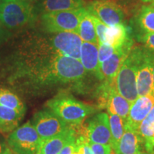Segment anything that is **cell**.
Instances as JSON below:
<instances>
[{
	"mask_svg": "<svg viewBox=\"0 0 154 154\" xmlns=\"http://www.w3.org/2000/svg\"><path fill=\"white\" fill-rule=\"evenodd\" d=\"M15 77L41 88L82 81L86 71L80 60L58 54L46 38H38L22 53Z\"/></svg>",
	"mask_w": 154,
	"mask_h": 154,
	"instance_id": "6da1fadb",
	"label": "cell"
},
{
	"mask_svg": "<svg viewBox=\"0 0 154 154\" xmlns=\"http://www.w3.org/2000/svg\"><path fill=\"white\" fill-rule=\"evenodd\" d=\"M48 109L69 125H79L84 119L95 113L96 109L79 101L72 96L59 94L47 103Z\"/></svg>",
	"mask_w": 154,
	"mask_h": 154,
	"instance_id": "7a4b0ae2",
	"label": "cell"
},
{
	"mask_svg": "<svg viewBox=\"0 0 154 154\" xmlns=\"http://www.w3.org/2000/svg\"><path fill=\"white\" fill-rule=\"evenodd\" d=\"M139 57L140 47L134 46L114 79L117 91L131 103L138 97L136 76Z\"/></svg>",
	"mask_w": 154,
	"mask_h": 154,
	"instance_id": "3957f363",
	"label": "cell"
},
{
	"mask_svg": "<svg viewBox=\"0 0 154 154\" xmlns=\"http://www.w3.org/2000/svg\"><path fill=\"white\" fill-rule=\"evenodd\" d=\"M34 8L24 0H9L0 4V23L9 29L20 28L33 20Z\"/></svg>",
	"mask_w": 154,
	"mask_h": 154,
	"instance_id": "277c9868",
	"label": "cell"
},
{
	"mask_svg": "<svg viewBox=\"0 0 154 154\" xmlns=\"http://www.w3.org/2000/svg\"><path fill=\"white\" fill-rule=\"evenodd\" d=\"M85 7L72 10L44 13L42 16V24L44 29L51 34L64 32H76L81 17Z\"/></svg>",
	"mask_w": 154,
	"mask_h": 154,
	"instance_id": "5b68a950",
	"label": "cell"
},
{
	"mask_svg": "<svg viewBox=\"0 0 154 154\" xmlns=\"http://www.w3.org/2000/svg\"><path fill=\"white\" fill-rule=\"evenodd\" d=\"M41 141L31 121L14 129L7 139L9 148L17 154H36Z\"/></svg>",
	"mask_w": 154,
	"mask_h": 154,
	"instance_id": "8992f818",
	"label": "cell"
},
{
	"mask_svg": "<svg viewBox=\"0 0 154 154\" xmlns=\"http://www.w3.org/2000/svg\"><path fill=\"white\" fill-rule=\"evenodd\" d=\"M31 123L42 140L54 137L70 127L68 124L48 109L36 113Z\"/></svg>",
	"mask_w": 154,
	"mask_h": 154,
	"instance_id": "52a82bcc",
	"label": "cell"
},
{
	"mask_svg": "<svg viewBox=\"0 0 154 154\" xmlns=\"http://www.w3.org/2000/svg\"><path fill=\"white\" fill-rule=\"evenodd\" d=\"M48 40L58 54L80 60L83 41L76 32L55 33L50 36Z\"/></svg>",
	"mask_w": 154,
	"mask_h": 154,
	"instance_id": "ba28073f",
	"label": "cell"
},
{
	"mask_svg": "<svg viewBox=\"0 0 154 154\" xmlns=\"http://www.w3.org/2000/svg\"><path fill=\"white\" fill-rule=\"evenodd\" d=\"M86 9L108 26L122 24L124 19L122 9L109 0H94Z\"/></svg>",
	"mask_w": 154,
	"mask_h": 154,
	"instance_id": "9c48e42d",
	"label": "cell"
},
{
	"mask_svg": "<svg viewBox=\"0 0 154 154\" xmlns=\"http://www.w3.org/2000/svg\"><path fill=\"white\" fill-rule=\"evenodd\" d=\"M84 135L90 143L111 145V134L109 115L102 112L88 119Z\"/></svg>",
	"mask_w": 154,
	"mask_h": 154,
	"instance_id": "30bf717a",
	"label": "cell"
},
{
	"mask_svg": "<svg viewBox=\"0 0 154 154\" xmlns=\"http://www.w3.org/2000/svg\"><path fill=\"white\" fill-rule=\"evenodd\" d=\"M133 47H134V41L131 38H128L121 47L116 49L115 52L109 59L100 64L99 69L102 81H106V82L114 81L116 76L124 61L129 54Z\"/></svg>",
	"mask_w": 154,
	"mask_h": 154,
	"instance_id": "8fae6325",
	"label": "cell"
},
{
	"mask_svg": "<svg viewBox=\"0 0 154 154\" xmlns=\"http://www.w3.org/2000/svg\"><path fill=\"white\" fill-rule=\"evenodd\" d=\"M153 74L148 57L147 48L140 46V57L136 76L138 96L151 95L153 91Z\"/></svg>",
	"mask_w": 154,
	"mask_h": 154,
	"instance_id": "7c38bea8",
	"label": "cell"
},
{
	"mask_svg": "<svg viewBox=\"0 0 154 154\" xmlns=\"http://www.w3.org/2000/svg\"><path fill=\"white\" fill-rule=\"evenodd\" d=\"M153 105L154 96L153 95L138 97L131 103L125 125L138 131L140 125L151 111Z\"/></svg>",
	"mask_w": 154,
	"mask_h": 154,
	"instance_id": "4fadbf2b",
	"label": "cell"
},
{
	"mask_svg": "<svg viewBox=\"0 0 154 154\" xmlns=\"http://www.w3.org/2000/svg\"><path fill=\"white\" fill-rule=\"evenodd\" d=\"M144 141L139 132L124 126V131L121 140L113 149L115 154H136L142 151Z\"/></svg>",
	"mask_w": 154,
	"mask_h": 154,
	"instance_id": "5bb4252c",
	"label": "cell"
},
{
	"mask_svg": "<svg viewBox=\"0 0 154 154\" xmlns=\"http://www.w3.org/2000/svg\"><path fill=\"white\" fill-rule=\"evenodd\" d=\"M76 136V131L70 126L61 134L48 139L42 140L36 154H59L63 148Z\"/></svg>",
	"mask_w": 154,
	"mask_h": 154,
	"instance_id": "9a60e30c",
	"label": "cell"
},
{
	"mask_svg": "<svg viewBox=\"0 0 154 154\" xmlns=\"http://www.w3.org/2000/svg\"><path fill=\"white\" fill-rule=\"evenodd\" d=\"M80 61L86 72L93 73L99 80L102 81L99 62V44L83 42Z\"/></svg>",
	"mask_w": 154,
	"mask_h": 154,
	"instance_id": "2e32d148",
	"label": "cell"
},
{
	"mask_svg": "<svg viewBox=\"0 0 154 154\" xmlns=\"http://www.w3.org/2000/svg\"><path fill=\"white\" fill-rule=\"evenodd\" d=\"M130 38L128 28L122 23V24L108 26L106 31L104 43L109 44L116 49L121 47Z\"/></svg>",
	"mask_w": 154,
	"mask_h": 154,
	"instance_id": "e0dca14e",
	"label": "cell"
},
{
	"mask_svg": "<svg viewBox=\"0 0 154 154\" xmlns=\"http://www.w3.org/2000/svg\"><path fill=\"white\" fill-rule=\"evenodd\" d=\"M84 0H42L40 10L44 13L72 10L84 7Z\"/></svg>",
	"mask_w": 154,
	"mask_h": 154,
	"instance_id": "ac0fdd59",
	"label": "cell"
},
{
	"mask_svg": "<svg viewBox=\"0 0 154 154\" xmlns=\"http://www.w3.org/2000/svg\"><path fill=\"white\" fill-rule=\"evenodd\" d=\"M24 112L0 105V131H13L18 126Z\"/></svg>",
	"mask_w": 154,
	"mask_h": 154,
	"instance_id": "d6986e66",
	"label": "cell"
},
{
	"mask_svg": "<svg viewBox=\"0 0 154 154\" xmlns=\"http://www.w3.org/2000/svg\"><path fill=\"white\" fill-rule=\"evenodd\" d=\"M77 34L79 35L83 42L99 44L93 19H92V15L86 8L84 9L81 17Z\"/></svg>",
	"mask_w": 154,
	"mask_h": 154,
	"instance_id": "ffe728a7",
	"label": "cell"
},
{
	"mask_svg": "<svg viewBox=\"0 0 154 154\" xmlns=\"http://www.w3.org/2000/svg\"><path fill=\"white\" fill-rule=\"evenodd\" d=\"M138 132L143 139L144 148L146 151H153L154 150L152 148V140L154 136V105L149 114L140 125Z\"/></svg>",
	"mask_w": 154,
	"mask_h": 154,
	"instance_id": "44dd1931",
	"label": "cell"
},
{
	"mask_svg": "<svg viewBox=\"0 0 154 154\" xmlns=\"http://www.w3.org/2000/svg\"><path fill=\"white\" fill-rule=\"evenodd\" d=\"M136 24L139 27L140 34L154 32V7L150 5L143 6L138 13Z\"/></svg>",
	"mask_w": 154,
	"mask_h": 154,
	"instance_id": "7402d4cb",
	"label": "cell"
},
{
	"mask_svg": "<svg viewBox=\"0 0 154 154\" xmlns=\"http://www.w3.org/2000/svg\"><path fill=\"white\" fill-rule=\"evenodd\" d=\"M109 124H110L111 134V143L112 149L116 146L121 140L124 131L125 121L121 117L118 115L109 113Z\"/></svg>",
	"mask_w": 154,
	"mask_h": 154,
	"instance_id": "603a6c76",
	"label": "cell"
},
{
	"mask_svg": "<svg viewBox=\"0 0 154 154\" xmlns=\"http://www.w3.org/2000/svg\"><path fill=\"white\" fill-rule=\"evenodd\" d=\"M0 105L25 112V106L23 102L16 94L7 89L0 88Z\"/></svg>",
	"mask_w": 154,
	"mask_h": 154,
	"instance_id": "cb8c5ba5",
	"label": "cell"
},
{
	"mask_svg": "<svg viewBox=\"0 0 154 154\" xmlns=\"http://www.w3.org/2000/svg\"><path fill=\"white\" fill-rule=\"evenodd\" d=\"M116 49L106 43L99 44V66L102 63L104 62L106 59H109L113 53L115 52Z\"/></svg>",
	"mask_w": 154,
	"mask_h": 154,
	"instance_id": "d4e9b609",
	"label": "cell"
},
{
	"mask_svg": "<svg viewBox=\"0 0 154 154\" xmlns=\"http://www.w3.org/2000/svg\"><path fill=\"white\" fill-rule=\"evenodd\" d=\"M92 19H93L94 27H95L96 33L98 38V41H99V44L104 43L105 34L108 26H106L105 24H103L99 19L96 18V17L93 16V15H92Z\"/></svg>",
	"mask_w": 154,
	"mask_h": 154,
	"instance_id": "484cf974",
	"label": "cell"
},
{
	"mask_svg": "<svg viewBox=\"0 0 154 154\" xmlns=\"http://www.w3.org/2000/svg\"><path fill=\"white\" fill-rule=\"evenodd\" d=\"M88 143L94 154H112V147L111 145L90 143V142Z\"/></svg>",
	"mask_w": 154,
	"mask_h": 154,
	"instance_id": "4316f807",
	"label": "cell"
},
{
	"mask_svg": "<svg viewBox=\"0 0 154 154\" xmlns=\"http://www.w3.org/2000/svg\"><path fill=\"white\" fill-rule=\"evenodd\" d=\"M138 39V41L144 44V47L154 50V32L153 33L139 34Z\"/></svg>",
	"mask_w": 154,
	"mask_h": 154,
	"instance_id": "83f0119b",
	"label": "cell"
},
{
	"mask_svg": "<svg viewBox=\"0 0 154 154\" xmlns=\"http://www.w3.org/2000/svg\"><path fill=\"white\" fill-rule=\"evenodd\" d=\"M76 136L75 138H72V139L63 148L62 150H61L60 153L59 154H73L75 149V146H76Z\"/></svg>",
	"mask_w": 154,
	"mask_h": 154,
	"instance_id": "f1b7e54d",
	"label": "cell"
},
{
	"mask_svg": "<svg viewBox=\"0 0 154 154\" xmlns=\"http://www.w3.org/2000/svg\"><path fill=\"white\" fill-rule=\"evenodd\" d=\"M84 135L82 136H76V146L73 154H84L83 150V141H84Z\"/></svg>",
	"mask_w": 154,
	"mask_h": 154,
	"instance_id": "f546056e",
	"label": "cell"
},
{
	"mask_svg": "<svg viewBox=\"0 0 154 154\" xmlns=\"http://www.w3.org/2000/svg\"><path fill=\"white\" fill-rule=\"evenodd\" d=\"M147 53H148V57H149V62L151 63L152 74H153V91H152V93L151 95H153L154 96V50L150 49L149 48H147Z\"/></svg>",
	"mask_w": 154,
	"mask_h": 154,
	"instance_id": "4dcf8cb0",
	"label": "cell"
},
{
	"mask_svg": "<svg viewBox=\"0 0 154 154\" xmlns=\"http://www.w3.org/2000/svg\"><path fill=\"white\" fill-rule=\"evenodd\" d=\"M83 150H84V154H94L90 147L88 140L85 136H84V141H83Z\"/></svg>",
	"mask_w": 154,
	"mask_h": 154,
	"instance_id": "1f68e13d",
	"label": "cell"
},
{
	"mask_svg": "<svg viewBox=\"0 0 154 154\" xmlns=\"http://www.w3.org/2000/svg\"><path fill=\"white\" fill-rule=\"evenodd\" d=\"M7 34H8V32L6 31L5 26L0 23V43H1L2 42H3L4 40L7 38Z\"/></svg>",
	"mask_w": 154,
	"mask_h": 154,
	"instance_id": "d6a6232c",
	"label": "cell"
},
{
	"mask_svg": "<svg viewBox=\"0 0 154 154\" xmlns=\"http://www.w3.org/2000/svg\"><path fill=\"white\" fill-rule=\"evenodd\" d=\"M9 149L5 144L0 143V154H7Z\"/></svg>",
	"mask_w": 154,
	"mask_h": 154,
	"instance_id": "836d02e7",
	"label": "cell"
},
{
	"mask_svg": "<svg viewBox=\"0 0 154 154\" xmlns=\"http://www.w3.org/2000/svg\"><path fill=\"white\" fill-rule=\"evenodd\" d=\"M136 154H154V151H151V152H143V151H140V152H138Z\"/></svg>",
	"mask_w": 154,
	"mask_h": 154,
	"instance_id": "e575fe53",
	"label": "cell"
},
{
	"mask_svg": "<svg viewBox=\"0 0 154 154\" xmlns=\"http://www.w3.org/2000/svg\"><path fill=\"white\" fill-rule=\"evenodd\" d=\"M142 2H151V3H152V2H154V0H142Z\"/></svg>",
	"mask_w": 154,
	"mask_h": 154,
	"instance_id": "d590c367",
	"label": "cell"
},
{
	"mask_svg": "<svg viewBox=\"0 0 154 154\" xmlns=\"http://www.w3.org/2000/svg\"><path fill=\"white\" fill-rule=\"evenodd\" d=\"M7 154H17V153H15L14 152H13L12 151H11V150H10V149H9V150H8V151H7Z\"/></svg>",
	"mask_w": 154,
	"mask_h": 154,
	"instance_id": "8d00e7d4",
	"label": "cell"
},
{
	"mask_svg": "<svg viewBox=\"0 0 154 154\" xmlns=\"http://www.w3.org/2000/svg\"><path fill=\"white\" fill-rule=\"evenodd\" d=\"M152 148L154 149V136L153 137V140H152Z\"/></svg>",
	"mask_w": 154,
	"mask_h": 154,
	"instance_id": "74e56055",
	"label": "cell"
},
{
	"mask_svg": "<svg viewBox=\"0 0 154 154\" xmlns=\"http://www.w3.org/2000/svg\"><path fill=\"white\" fill-rule=\"evenodd\" d=\"M24 1H26V2H31V1H34V0H24Z\"/></svg>",
	"mask_w": 154,
	"mask_h": 154,
	"instance_id": "f35d334b",
	"label": "cell"
},
{
	"mask_svg": "<svg viewBox=\"0 0 154 154\" xmlns=\"http://www.w3.org/2000/svg\"><path fill=\"white\" fill-rule=\"evenodd\" d=\"M6 1H9V0H2V2H6Z\"/></svg>",
	"mask_w": 154,
	"mask_h": 154,
	"instance_id": "ab89813d",
	"label": "cell"
},
{
	"mask_svg": "<svg viewBox=\"0 0 154 154\" xmlns=\"http://www.w3.org/2000/svg\"><path fill=\"white\" fill-rule=\"evenodd\" d=\"M151 5H153V7H154V2H152V3H151Z\"/></svg>",
	"mask_w": 154,
	"mask_h": 154,
	"instance_id": "60d3db41",
	"label": "cell"
},
{
	"mask_svg": "<svg viewBox=\"0 0 154 154\" xmlns=\"http://www.w3.org/2000/svg\"><path fill=\"white\" fill-rule=\"evenodd\" d=\"M2 2V0H0V4H1Z\"/></svg>",
	"mask_w": 154,
	"mask_h": 154,
	"instance_id": "b9f144b4",
	"label": "cell"
}]
</instances>
